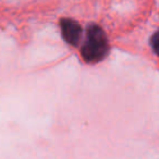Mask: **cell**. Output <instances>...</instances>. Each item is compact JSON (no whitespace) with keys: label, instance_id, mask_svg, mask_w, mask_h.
<instances>
[{"label":"cell","instance_id":"6da1fadb","mask_svg":"<svg viewBox=\"0 0 159 159\" xmlns=\"http://www.w3.org/2000/svg\"><path fill=\"white\" fill-rule=\"evenodd\" d=\"M108 52L109 42L105 31L99 25L89 24L86 30V38L81 48L83 59L89 63H96L102 61Z\"/></svg>","mask_w":159,"mask_h":159},{"label":"cell","instance_id":"7a4b0ae2","mask_svg":"<svg viewBox=\"0 0 159 159\" xmlns=\"http://www.w3.org/2000/svg\"><path fill=\"white\" fill-rule=\"evenodd\" d=\"M62 38L68 44L76 46L82 37V26L73 19H61L60 21Z\"/></svg>","mask_w":159,"mask_h":159},{"label":"cell","instance_id":"3957f363","mask_svg":"<svg viewBox=\"0 0 159 159\" xmlns=\"http://www.w3.org/2000/svg\"><path fill=\"white\" fill-rule=\"evenodd\" d=\"M150 47L152 48V51H154V53H156L157 55V44H158V35H157V33H155L154 35L150 37Z\"/></svg>","mask_w":159,"mask_h":159}]
</instances>
